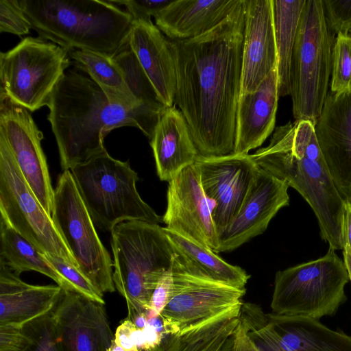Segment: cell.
<instances>
[{"instance_id": "obj_1", "label": "cell", "mask_w": 351, "mask_h": 351, "mask_svg": "<svg viewBox=\"0 0 351 351\" xmlns=\"http://www.w3.org/2000/svg\"><path fill=\"white\" fill-rule=\"evenodd\" d=\"M245 0L223 21L191 39H169L176 72L174 104L203 158L234 153L241 93Z\"/></svg>"}, {"instance_id": "obj_2", "label": "cell", "mask_w": 351, "mask_h": 351, "mask_svg": "<svg viewBox=\"0 0 351 351\" xmlns=\"http://www.w3.org/2000/svg\"><path fill=\"white\" fill-rule=\"evenodd\" d=\"M47 106L63 171L106 151L104 138L114 129L134 127L150 140L163 111L114 104L93 80L75 70L64 73Z\"/></svg>"}, {"instance_id": "obj_3", "label": "cell", "mask_w": 351, "mask_h": 351, "mask_svg": "<svg viewBox=\"0 0 351 351\" xmlns=\"http://www.w3.org/2000/svg\"><path fill=\"white\" fill-rule=\"evenodd\" d=\"M251 156L261 169L285 181L304 198L329 248L343 250L346 201L330 174L314 125L295 121L280 126L269 144Z\"/></svg>"}, {"instance_id": "obj_4", "label": "cell", "mask_w": 351, "mask_h": 351, "mask_svg": "<svg viewBox=\"0 0 351 351\" xmlns=\"http://www.w3.org/2000/svg\"><path fill=\"white\" fill-rule=\"evenodd\" d=\"M40 38L69 51L88 50L110 58L128 49L134 19L110 0H20Z\"/></svg>"}, {"instance_id": "obj_5", "label": "cell", "mask_w": 351, "mask_h": 351, "mask_svg": "<svg viewBox=\"0 0 351 351\" xmlns=\"http://www.w3.org/2000/svg\"><path fill=\"white\" fill-rule=\"evenodd\" d=\"M111 233L112 278L116 290L125 299L127 319L146 314L153 292L169 269L176 254L159 224L128 221Z\"/></svg>"}, {"instance_id": "obj_6", "label": "cell", "mask_w": 351, "mask_h": 351, "mask_svg": "<svg viewBox=\"0 0 351 351\" xmlns=\"http://www.w3.org/2000/svg\"><path fill=\"white\" fill-rule=\"evenodd\" d=\"M95 226L111 232L120 223L142 221L159 224L162 217L141 197L137 173L128 161L107 151L70 170Z\"/></svg>"}, {"instance_id": "obj_7", "label": "cell", "mask_w": 351, "mask_h": 351, "mask_svg": "<svg viewBox=\"0 0 351 351\" xmlns=\"http://www.w3.org/2000/svg\"><path fill=\"white\" fill-rule=\"evenodd\" d=\"M335 40L324 13L322 0H306L293 49L290 95L295 121L314 125L328 94Z\"/></svg>"}, {"instance_id": "obj_8", "label": "cell", "mask_w": 351, "mask_h": 351, "mask_svg": "<svg viewBox=\"0 0 351 351\" xmlns=\"http://www.w3.org/2000/svg\"><path fill=\"white\" fill-rule=\"evenodd\" d=\"M329 248L317 259L276 272L271 314L319 320L334 315L346 300L350 278L344 261Z\"/></svg>"}, {"instance_id": "obj_9", "label": "cell", "mask_w": 351, "mask_h": 351, "mask_svg": "<svg viewBox=\"0 0 351 351\" xmlns=\"http://www.w3.org/2000/svg\"><path fill=\"white\" fill-rule=\"evenodd\" d=\"M170 299L161 312L165 332L176 335L213 318L241 311L245 289L217 281L176 252Z\"/></svg>"}, {"instance_id": "obj_10", "label": "cell", "mask_w": 351, "mask_h": 351, "mask_svg": "<svg viewBox=\"0 0 351 351\" xmlns=\"http://www.w3.org/2000/svg\"><path fill=\"white\" fill-rule=\"evenodd\" d=\"M70 64L68 50L40 37H26L0 53V93L34 112L47 106Z\"/></svg>"}, {"instance_id": "obj_11", "label": "cell", "mask_w": 351, "mask_h": 351, "mask_svg": "<svg viewBox=\"0 0 351 351\" xmlns=\"http://www.w3.org/2000/svg\"><path fill=\"white\" fill-rule=\"evenodd\" d=\"M51 218L80 271L101 293H112L113 261L101 243L70 170L59 176Z\"/></svg>"}, {"instance_id": "obj_12", "label": "cell", "mask_w": 351, "mask_h": 351, "mask_svg": "<svg viewBox=\"0 0 351 351\" xmlns=\"http://www.w3.org/2000/svg\"><path fill=\"white\" fill-rule=\"evenodd\" d=\"M0 213L13 229L41 253L58 256L77 267V263L25 179L5 141L0 138Z\"/></svg>"}, {"instance_id": "obj_13", "label": "cell", "mask_w": 351, "mask_h": 351, "mask_svg": "<svg viewBox=\"0 0 351 351\" xmlns=\"http://www.w3.org/2000/svg\"><path fill=\"white\" fill-rule=\"evenodd\" d=\"M241 316L261 351H351V336L306 317L264 314L244 303Z\"/></svg>"}, {"instance_id": "obj_14", "label": "cell", "mask_w": 351, "mask_h": 351, "mask_svg": "<svg viewBox=\"0 0 351 351\" xmlns=\"http://www.w3.org/2000/svg\"><path fill=\"white\" fill-rule=\"evenodd\" d=\"M0 138L11 151L25 179L51 217L54 191L41 146L42 132L29 111L0 93Z\"/></svg>"}, {"instance_id": "obj_15", "label": "cell", "mask_w": 351, "mask_h": 351, "mask_svg": "<svg viewBox=\"0 0 351 351\" xmlns=\"http://www.w3.org/2000/svg\"><path fill=\"white\" fill-rule=\"evenodd\" d=\"M194 164L219 233L236 216L260 167L251 155L236 154L197 156Z\"/></svg>"}, {"instance_id": "obj_16", "label": "cell", "mask_w": 351, "mask_h": 351, "mask_svg": "<svg viewBox=\"0 0 351 351\" xmlns=\"http://www.w3.org/2000/svg\"><path fill=\"white\" fill-rule=\"evenodd\" d=\"M167 198L162 217L165 228L217 254L219 233L213 219L212 205L195 164L183 169L169 182Z\"/></svg>"}, {"instance_id": "obj_17", "label": "cell", "mask_w": 351, "mask_h": 351, "mask_svg": "<svg viewBox=\"0 0 351 351\" xmlns=\"http://www.w3.org/2000/svg\"><path fill=\"white\" fill-rule=\"evenodd\" d=\"M289 187L260 167L236 216L219 233L217 253L234 250L262 234L279 210L289 205Z\"/></svg>"}, {"instance_id": "obj_18", "label": "cell", "mask_w": 351, "mask_h": 351, "mask_svg": "<svg viewBox=\"0 0 351 351\" xmlns=\"http://www.w3.org/2000/svg\"><path fill=\"white\" fill-rule=\"evenodd\" d=\"M60 351H108L114 336L104 304L63 289L54 308Z\"/></svg>"}, {"instance_id": "obj_19", "label": "cell", "mask_w": 351, "mask_h": 351, "mask_svg": "<svg viewBox=\"0 0 351 351\" xmlns=\"http://www.w3.org/2000/svg\"><path fill=\"white\" fill-rule=\"evenodd\" d=\"M314 128L330 174L346 201L351 195V89L328 93Z\"/></svg>"}, {"instance_id": "obj_20", "label": "cell", "mask_w": 351, "mask_h": 351, "mask_svg": "<svg viewBox=\"0 0 351 351\" xmlns=\"http://www.w3.org/2000/svg\"><path fill=\"white\" fill-rule=\"evenodd\" d=\"M271 0H245L241 94L256 91L277 68Z\"/></svg>"}, {"instance_id": "obj_21", "label": "cell", "mask_w": 351, "mask_h": 351, "mask_svg": "<svg viewBox=\"0 0 351 351\" xmlns=\"http://www.w3.org/2000/svg\"><path fill=\"white\" fill-rule=\"evenodd\" d=\"M128 47L165 107L173 106L176 72L169 39L152 20H134Z\"/></svg>"}, {"instance_id": "obj_22", "label": "cell", "mask_w": 351, "mask_h": 351, "mask_svg": "<svg viewBox=\"0 0 351 351\" xmlns=\"http://www.w3.org/2000/svg\"><path fill=\"white\" fill-rule=\"evenodd\" d=\"M277 68L264 80L258 89L239 96L233 154H248L261 146L275 128L278 108Z\"/></svg>"}, {"instance_id": "obj_23", "label": "cell", "mask_w": 351, "mask_h": 351, "mask_svg": "<svg viewBox=\"0 0 351 351\" xmlns=\"http://www.w3.org/2000/svg\"><path fill=\"white\" fill-rule=\"evenodd\" d=\"M62 293L58 285L25 282L0 261V326H21L49 313Z\"/></svg>"}, {"instance_id": "obj_24", "label": "cell", "mask_w": 351, "mask_h": 351, "mask_svg": "<svg viewBox=\"0 0 351 351\" xmlns=\"http://www.w3.org/2000/svg\"><path fill=\"white\" fill-rule=\"evenodd\" d=\"M157 174L170 182L183 169L194 164L197 152L187 123L174 105L160 114L150 139Z\"/></svg>"}, {"instance_id": "obj_25", "label": "cell", "mask_w": 351, "mask_h": 351, "mask_svg": "<svg viewBox=\"0 0 351 351\" xmlns=\"http://www.w3.org/2000/svg\"><path fill=\"white\" fill-rule=\"evenodd\" d=\"M242 0H173L154 19L171 40L198 37L227 18Z\"/></svg>"}, {"instance_id": "obj_26", "label": "cell", "mask_w": 351, "mask_h": 351, "mask_svg": "<svg viewBox=\"0 0 351 351\" xmlns=\"http://www.w3.org/2000/svg\"><path fill=\"white\" fill-rule=\"evenodd\" d=\"M241 312L221 315L176 335L149 351H231Z\"/></svg>"}, {"instance_id": "obj_27", "label": "cell", "mask_w": 351, "mask_h": 351, "mask_svg": "<svg viewBox=\"0 0 351 351\" xmlns=\"http://www.w3.org/2000/svg\"><path fill=\"white\" fill-rule=\"evenodd\" d=\"M0 261L15 274L34 271L55 281L64 290L72 291L64 278L34 245L0 217Z\"/></svg>"}, {"instance_id": "obj_28", "label": "cell", "mask_w": 351, "mask_h": 351, "mask_svg": "<svg viewBox=\"0 0 351 351\" xmlns=\"http://www.w3.org/2000/svg\"><path fill=\"white\" fill-rule=\"evenodd\" d=\"M75 66L86 73L104 91L110 101L128 108H136L139 102L130 90L124 76L112 58L88 50L69 51Z\"/></svg>"}, {"instance_id": "obj_29", "label": "cell", "mask_w": 351, "mask_h": 351, "mask_svg": "<svg viewBox=\"0 0 351 351\" xmlns=\"http://www.w3.org/2000/svg\"><path fill=\"white\" fill-rule=\"evenodd\" d=\"M279 97L290 95V68L301 15L306 0H271Z\"/></svg>"}, {"instance_id": "obj_30", "label": "cell", "mask_w": 351, "mask_h": 351, "mask_svg": "<svg viewBox=\"0 0 351 351\" xmlns=\"http://www.w3.org/2000/svg\"><path fill=\"white\" fill-rule=\"evenodd\" d=\"M163 228L176 252L204 274L217 281L237 288L245 289L250 276L241 267L228 263L209 247L165 227Z\"/></svg>"}, {"instance_id": "obj_31", "label": "cell", "mask_w": 351, "mask_h": 351, "mask_svg": "<svg viewBox=\"0 0 351 351\" xmlns=\"http://www.w3.org/2000/svg\"><path fill=\"white\" fill-rule=\"evenodd\" d=\"M54 308L21 326H0V351H60Z\"/></svg>"}, {"instance_id": "obj_32", "label": "cell", "mask_w": 351, "mask_h": 351, "mask_svg": "<svg viewBox=\"0 0 351 351\" xmlns=\"http://www.w3.org/2000/svg\"><path fill=\"white\" fill-rule=\"evenodd\" d=\"M112 60L121 71L130 90L139 102L158 111H162L166 108L129 48L116 55Z\"/></svg>"}, {"instance_id": "obj_33", "label": "cell", "mask_w": 351, "mask_h": 351, "mask_svg": "<svg viewBox=\"0 0 351 351\" xmlns=\"http://www.w3.org/2000/svg\"><path fill=\"white\" fill-rule=\"evenodd\" d=\"M330 92L339 93L351 89V35L339 34L332 52Z\"/></svg>"}, {"instance_id": "obj_34", "label": "cell", "mask_w": 351, "mask_h": 351, "mask_svg": "<svg viewBox=\"0 0 351 351\" xmlns=\"http://www.w3.org/2000/svg\"><path fill=\"white\" fill-rule=\"evenodd\" d=\"M49 262L64 278L69 284L72 291L90 300L105 304L104 295L80 269L58 256L45 254Z\"/></svg>"}, {"instance_id": "obj_35", "label": "cell", "mask_w": 351, "mask_h": 351, "mask_svg": "<svg viewBox=\"0 0 351 351\" xmlns=\"http://www.w3.org/2000/svg\"><path fill=\"white\" fill-rule=\"evenodd\" d=\"M325 20L334 36L350 34L351 31V0H322Z\"/></svg>"}, {"instance_id": "obj_36", "label": "cell", "mask_w": 351, "mask_h": 351, "mask_svg": "<svg viewBox=\"0 0 351 351\" xmlns=\"http://www.w3.org/2000/svg\"><path fill=\"white\" fill-rule=\"evenodd\" d=\"M32 25L21 10L19 0L0 1V32L21 36L29 34Z\"/></svg>"}, {"instance_id": "obj_37", "label": "cell", "mask_w": 351, "mask_h": 351, "mask_svg": "<svg viewBox=\"0 0 351 351\" xmlns=\"http://www.w3.org/2000/svg\"><path fill=\"white\" fill-rule=\"evenodd\" d=\"M114 4L123 5L134 20H150L154 18L173 0H110Z\"/></svg>"}, {"instance_id": "obj_38", "label": "cell", "mask_w": 351, "mask_h": 351, "mask_svg": "<svg viewBox=\"0 0 351 351\" xmlns=\"http://www.w3.org/2000/svg\"><path fill=\"white\" fill-rule=\"evenodd\" d=\"M172 286L171 267L162 276L155 288L146 313L148 320L158 317L168 304Z\"/></svg>"}, {"instance_id": "obj_39", "label": "cell", "mask_w": 351, "mask_h": 351, "mask_svg": "<svg viewBox=\"0 0 351 351\" xmlns=\"http://www.w3.org/2000/svg\"><path fill=\"white\" fill-rule=\"evenodd\" d=\"M231 351H261L250 335L248 326L241 317L234 332Z\"/></svg>"}, {"instance_id": "obj_40", "label": "cell", "mask_w": 351, "mask_h": 351, "mask_svg": "<svg viewBox=\"0 0 351 351\" xmlns=\"http://www.w3.org/2000/svg\"><path fill=\"white\" fill-rule=\"evenodd\" d=\"M344 243L351 250V204L347 201H346L344 217Z\"/></svg>"}, {"instance_id": "obj_41", "label": "cell", "mask_w": 351, "mask_h": 351, "mask_svg": "<svg viewBox=\"0 0 351 351\" xmlns=\"http://www.w3.org/2000/svg\"><path fill=\"white\" fill-rule=\"evenodd\" d=\"M343 261L347 269L350 280L351 281V250L345 244L343 249Z\"/></svg>"}, {"instance_id": "obj_42", "label": "cell", "mask_w": 351, "mask_h": 351, "mask_svg": "<svg viewBox=\"0 0 351 351\" xmlns=\"http://www.w3.org/2000/svg\"><path fill=\"white\" fill-rule=\"evenodd\" d=\"M108 351H139V350L136 346H135L132 348H124V347L120 346L119 344L116 343L114 341V340H113L112 342V344Z\"/></svg>"}, {"instance_id": "obj_43", "label": "cell", "mask_w": 351, "mask_h": 351, "mask_svg": "<svg viewBox=\"0 0 351 351\" xmlns=\"http://www.w3.org/2000/svg\"><path fill=\"white\" fill-rule=\"evenodd\" d=\"M346 201L349 202L351 204V195Z\"/></svg>"}, {"instance_id": "obj_44", "label": "cell", "mask_w": 351, "mask_h": 351, "mask_svg": "<svg viewBox=\"0 0 351 351\" xmlns=\"http://www.w3.org/2000/svg\"><path fill=\"white\" fill-rule=\"evenodd\" d=\"M350 34H351V31H350Z\"/></svg>"}]
</instances>
